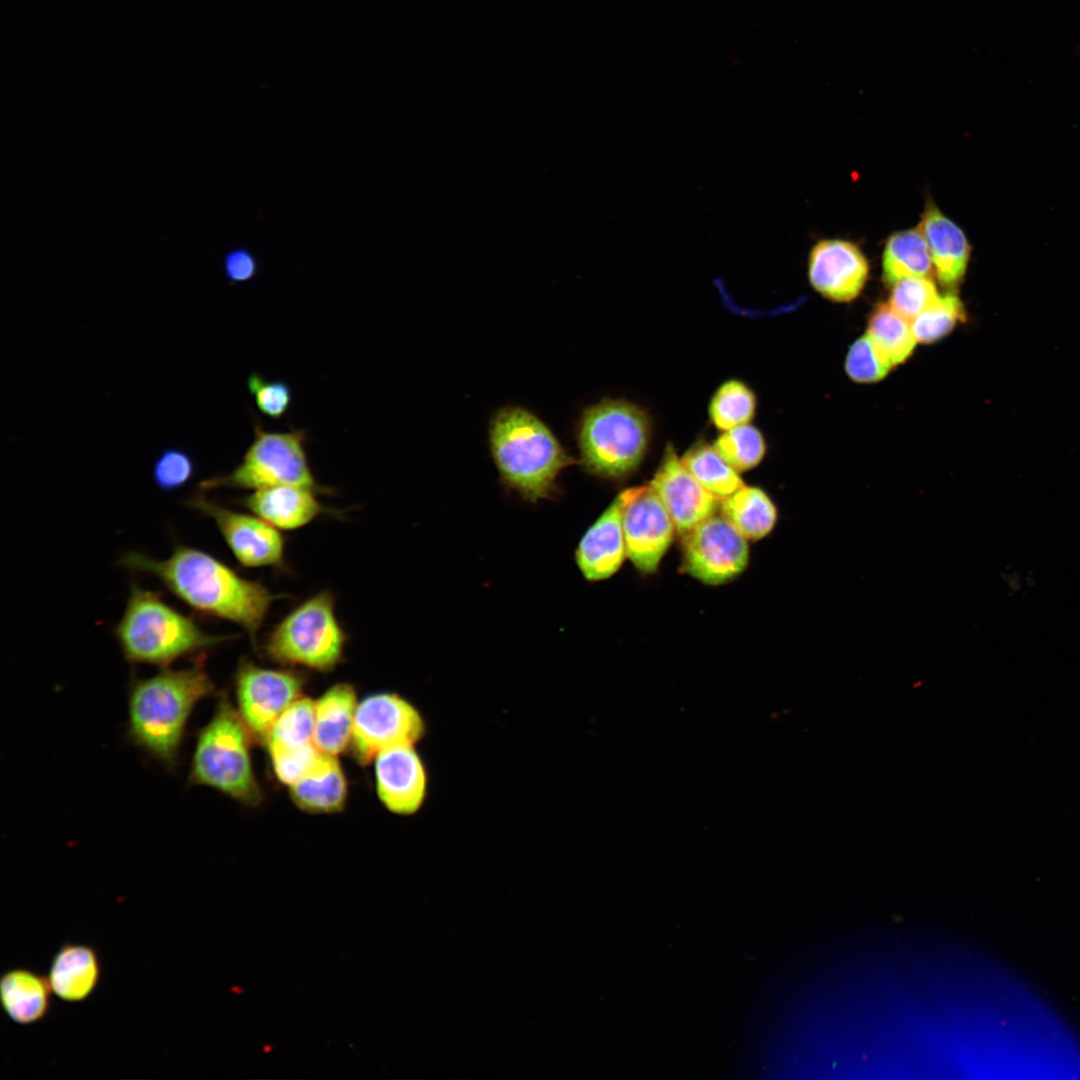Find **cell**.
<instances>
[{"label": "cell", "instance_id": "cell-1", "mask_svg": "<svg viewBox=\"0 0 1080 1080\" xmlns=\"http://www.w3.org/2000/svg\"><path fill=\"white\" fill-rule=\"evenodd\" d=\"M120 564L157 578L195 611L238 625L253 642L272 603L279 597L211 554L185 545H176L165 559L127 552Z\"/></svg>", "mask_w": 1080, "mask_h": 1080}, {"label": "cell", "instance_id": "cell-2", "mask_svg": "<svg viewBox=\"0 0 1080 1080\" xmlns=\"http://www.w3.org/2000/svg\"><path fill=\"white\" fill-rule=\"evenodd\" d=\"M215 685L202 659L182 669L164 668L132 681L128 697L129 740L169 772L179 767L187 724L195 706Z\"/></svg>", "mask_w": 1080, "mask_h": 1080}, {"label": "cell", "instance_id": "cell-3", "mask_svg": "<svg viewBox=\"0 0 1080 1080\" xmlns=\"http://www.w3.org/2000/svg\"><path fill=\"white\" fill-rule=\"evenodd\" d=\"M489 443L502 482L533 503L552 497L560 472L575 462L549 427L522 407L496 412Z\"/></svg>", "mask_w": 1080, "mask_h": 1080}, {"label": "cell", "instance_id": "cell-4", "mask_svg": "<svg viewBox=\"0 0 1080 1080\" xmlns=\"http://www.w3.org/2000/svg\"><path fill=\"white\" fill-rule=\"evenodd\" d=\"M114 634L127 662L161 669L233 638L207 633L191 617L166 603L159 593L137 584L130 588Z\"/></svg>", "mask_w": 1080, "mask_h": 1080}, {"label": "cell", "instance_id": "cell-5", "mask_svg": "<svg viewBox=\"0 0 1080 1080\" xmlns=\"http://www.w3.org/2000/svg\"><path fill=\"white\" fill-rule=\"evenodd\" d=\"M251 733L226 696L196 738L188 780L211 787L243 804L255 806L262 792L251 764Z\"/></svg>", "mask_w": 1080, "mask_h": 1080}, {"label": "cell", "instance_id": "cell-6", "mask_svg": "<svg viewBox=\"0 0 1080 1080\" xmlns=\"http://www.w3.org/2000/svg\"><path fill=\"white\" fill-rule=\"evenodd\" d=\"M577 436L583 467L604 479H620L635 471L644 459L651 423L637 405L605 399L583 412Z\"/></svg>", "mask_w": 1080, "mask_h": 1080}, {"label": "cell", "instance_id": "cell-7", "mask_svg": "<svg viewBox=\"0 0 1080 1080\" xmlns=\"http://www.w3.org/2000/svg\"><path fill=\"white\" fill-rule=\"evenodd\" d=\"M346 633L328 591L307 598L267 634L262 651L270 660L327 672L343 660Z\"/></svg>", "mask_w": 1080, "mask_h": 1080}, {"label": "cell", "instance_id": "cell-8", "mask_svg": "<svg viewBox=\"0 0 1080 1080\" xmlns=\"http://www.w3.org/2000/svg\"><path fill=\"white\" fill-rule=\"evenodd\" d=\"M307 439L308 433L304 429L268 431L255 418L253 439L240 463L227 474L203 480L199 488L255 491L279 485H296L327 494L331 489L320 485L310 468L305 449Z\"/></svg>", "mask_w": 1080, "mask_h": 1080}, {"label": "cell", "instance_id": "cell-9", "mask_svg": "<svg viewBox=\"0 0 1080 1080\" xmlns=\"http://www.w3.org/2000/svg\"><path fill=\"white\" fill-rule=\"evenodd\" d=\"M424 732V719L414 705L397 694L378 693L357 705L351 748L356 760L367 764L384 749L414 745Z\"/></svg>", "mask_w": 1080, "mask_h": 1080}, {"label": "cell", "instance_id": "cell-10", "mask_svg": "<svg viewBox=\"0 0 1080 1080\" xmlns=\"http://www.w3.org/2000/svg\"><path fill=\"white\" fill-rule=\"evenodd\" d=\"M749 561L747 539L722 515H712L682 535V564L708 585L724 584Z\"/></svg>", "mask_w": 1080, "mask_h": 1080}, {"label": "cell", "instance_id": "cell-11", "mask_svg": "<svg viewBox=\"0 0 1080 1080\" xmlns=\"http://www.w3.org/2000/svg\"><path fill=\"white\" fill-rule=\"evenodd\" d=\"M303 678L293 671L241 661L235 673L238 712L251 735L265 740L273 723L301 697Z\"/></svg>", "mask_w": 1080, "mask_h": 1080}, {"label": "cell", "instance_id": "cell-12", "mask_svg": "<svg viewBox=\"0 0 1080 1080\" xmlns=\"http://www.w3.org/2000/svg\"><path fill=\"white\" fill-rule=\"evenodd\" d=\"M194 510L216 524L237 561L245 567L280 566L284 559V538L276 527L255 514L223 507L202 494L187 501Z\"/></svg>", "mask_w": 1080, "mask_h": 1080}, {"label": "cell", "instance_id": "cell-13", "mask_svg": "<svg viewBox=\"0 0 1080 1080\" xmlns=\"http://www.w3.org/2000/svg\"><path fill=\"white\" fill-rule=\"evenodd\" d=\"M628 490L622 519L626 555L638 570L653 573L667 552L676 528L650 485Z\"/></svg>", "mask_w": 1080, "mask_h": 1080}, {"label": "cell", "instance_id": "cell-14", "mask_svg": "<svg viewBox=\"0 0 1080 1080\" xmlns=\"http://www.w3.org/2000/svg\"><path fill=\"white\" fill-rule=\"evenodd\" d=\"M650 486L680 535L719 509L720 499L706 490L687 470L672 444H667Z\"/></svg>", "mask_w": 1080, "mask_h": 1080}, {"label": "cell", "instance_id": "cell-15", "mask_svg": "<svg viewBox=\"0 0 1080 1080\" xmlns=\"http://www.w3.org/2000/svg\"><path fill=\"white\" fill-rule=\"evenodd\" d=\"M869 264L861 249L842 239L818 241L808 257V277L812 287L835 302H849L862 291Z\"/></svg>", "mask_w": 1080, "mask_h": 1080}, {"label": "cell", "instance_id": "cell-16", "mask_svg": "<svg viewBox=\"0 0 1080 1080\" xmlns=\"http://www.w3.org/2000/svg\"><path fill=\"white\" fill-rule=\"evenodd\" d=\"M375 779L378 797L389 811L411 815L422 807L427 773L414 745L380 751L375 757Z\"/></svg>", "mask_w": 1080, "mask_h": 1080}, {"label": "cell", "instance_id": "cell-17", "mask_svg": "<svg viewBox=\"0 0 1080 1080\" xmlns=\"http://www.w3.org/2000/svg\"><path fill=\"white\" fill-rule=\"evenodd\" d=\"M629 490L621 491L587 529L575 550V561L584 578L600 581L614 575L626 555L623 511Z\"/></svg>", "mask_w": 1080, "mask_h": 1080}, {"label": "cell", "instance_id": "cell-18", "mask_svg": "<svg viewBox=\"0 0 1080 1080\" xmlns=\"http://www.w3.org/2000/svg\"><path fill=\"white\" fill-rule=\"evenodd\" d=\"M931 256L939 282L957 286L965 276L971 247L963 230L929 202L918 226Z\"/></svg>", "mask_w": 1080, "mask_h": 1080}, {"label": "cell", "instance_id": "cell-19", "mask_svg": "<svg viewBox=\"0 0 1080 1080\" xmlns=\"http://www.w3.org/2000/svg\"><path fill=\"white\" fill-rule=\"evenodd\" d=\"M317 494L308 487L279 485L252 491L242 505L280 531L295 530L326 511Z\"/></svg>", "mask_w": 1080, "mask_h": 1080}, {"label": "cell", "instance_id": "cell-20", "mask_svg": "<svg viewBox=\"0 0 1080 1080\" xmlns=\"http://www.w3.org/2000/svg\"><path fill=\"white\" fill-rule=\"evenodd\" d=\"M46 976L52 993L60 1000L82 1002L93 994L99 984V954L91 945L63 943L54 954Z\"/></svg>", "mask_w": 1080, "mask_h": 1080}, {"label": "cell", "instance_id": "cell-21", "mask_svg": "<svg viewBox=\"0 0 1080 1080\" xmlns=\"http://www.w3.org/2000/svg\"><path fill=\"white\" fill-rule=\"evenodd\" d=\"M357 705L348 683L330 687L315 701L313 741L321 753L337 756L351 743Z\"/></svg>", "mask_w": 1080, "mask_h": 1080}, {"label": "cell", "instance_id": "cell-22", "mask_svg": "<svg viewBox=\"0 0 1080 1080\" xmlns=\"http://www.w3.org/2000/svg\"><path fill=\"white\" fill-rule=\"evenodd\" d=\"M52 994L47 976L33 970L12 968L1 975V1006L16 1024L31 1025L46 1018L51 1009Z\"/></svg>", "mask_w": 1080, "mask_h": 1080}, {"label": "cell", "instance_id": "cell-23", "mask_svg": "<svg viewBox=\"0 0 1080 1080\" xmlns=\"http://www.w3.org/2000/svg\"><path fill=\"white\" fill-rule=\"evenodd\" d=\"M336 756L321 753L312 769L290 786L295 804L304 811L334 813L344 808L348 787Z\"/></svg>", "mask_w": 1080, "mask_h": 1080}, {"label": "cell", "instance_id": "cell-24", "mask_svg": "<svg viewBox=\"0 0 1080 1080\" xmlns=\"http://www.w3.org/2000/svg\"><path fill=\"white\" fill-rule=\"evenodd\" d=\"M719 510L747 540L767 536L778 518L777 508L767 493L761 488L746 485L721 499Z\"/></svg>", "mask_w": 1080, "mask_h": 1080}, {"label": "cell", "instance_id": "cell-25", "mask_svg": "<svg viewBox=\"0 0 1080 1080\" xmlns=\"http://www.w3.org/2000/svg\"><path fill=\"white\" fill-rule=\"evenodd\" d=\"M932 270L928 246L918 227L889 236L882 254L883 279L887 284L908 277L929 276Z\"/></svg>", "mask_w": 1080, "mask_h": 1080}, {"label": "cell", "instance_id": "cell-26", "mask_svg": "<svg viewBox=\"0 0 1080 1080\" xmlns=\"http://www.w3.org/2000/svg\"><path fill=\"white\" fill-rule=\"evenodd\" d=\"M681 461L696 480L718 499H724L745 484L737 472L715 449L704 441L692 445Z\"/></svg>", "mask_w": 1080, "mask_h": 1080}, {"label": "cell", "instance_id": "cell-27", "mask_svg": "<svg viewBox=\"0 0 1080 1080\" xmlns=\"http://www.w3.org/2000/svg\"><path fill=\"white\" fill-rule=\"evenodd\" d=\"M867 334L889 357L895 366L913 352L917 340L911 321L893 310L889 304H878L872 311Z\"/></svg>", "mask_w": 1080, "mask_h": 1080}, {"label": "cell", "instance_id": "cell-28", "mask_svg": "<svg viewBox=\"0 0 1080 1080\" xmlns=\"http://www.w3.org/2000/svg\"><path fill=\"white\" fill-rule=\"evenodd\" d=\"M757 399L753 390L744 382L731 379L715 391L709 404V417L713 425L722 431L749 423L755 415Z\"/></svg>", "mask_w": 1080, "mask_h": 1080}, {"label": "cell", "instance_id": "cell-29", "mask_svg": "<svg viewBox=\"0 0 1080 1080\" xmlns=\"http://www.w3.org/2000/svg\"><path fill=\"white\" fill-rule=\"evenodd\" d=\"M315 702L300 697L288 706L273 723L265 737L268 749L305 746L313 741Z\"/></svg>", "mask_w": 1080, "mask_h": 1080}, {"label": "cell", "instance_id": "cell-30", "mask_svg": "<svg viewBox=\"0 0 1080 1080\" xmlns=\"http://www.w3.org/2000/svg\"><path fill=\"white\" fill-rule=\"evenodd\" d=\"M713 446L737 472L756 467L766 453L761 431L749 423L723 431Z\"/></svg>", "mask_w": 1080, "mask_h": 1080}, {"label": "cell", "instance_id": "cell-31", "mask_svg": "<svg viewBox=\"0 0 1080 1080\" xmlns=\"http://www.w3.org/2000/svg\"><path fill=\"white\" fill-rule=\"evenodd\" d=\"M961 320H965L964 306L960 298L950 292L939 296L916 316L911 327L917 342L930 344L946 336Z\"/></svg>", "mask_w": 1080, "mask_h": 1080}, {"label": "cell", "instance_id": "cell-32", "mask_svg": "<svg viewBox=\"0 0 1080 1080\" xmlns=\"http://www.w3.org/2000/svg\"><path fill=\"white\" fill-rule=\"evenodd\" d=\"M893 366L889 357L868 334L851 345L845 361L848 376L858 383L877 382L883 379Z\"/></svg>", "mask_w": 1080, "mask_h": 1080}, {"label": "cell", "instance_id": "cell-33", "mask_svg": "<svg viewBox=\"0 0 1080 1080\" xmlns=\"http://www.w3.org/2000/svg\"><path fill=\"white\" fill-rule=\"evenodd\" d=\"M935 283L928 276L901 279L893 284L890 307L912 321L939 297Z\"/></svg>", "mask_w": 1080, "mask_h": 1080}, {"label": "cell", "instance_id": "cell-34", "mask_svg": "<svg viewBox=\"0 0 1080 1080\" xmlns=\"http://www.w3.org/2000/svg\"><path fill=\"white\" fill-rule=\"evenodd\" d=\"M196 462L192 455L180 447H167L155 458L152 479L164 492H173L186 485L195 475Z\"/></svg>", "mask_w": 1080, "mask_h": 1080}, {"label": "cell", "instance_id": "cell-35", "mask_svg": "<svg viewBox=\"0 0 1080 1080\" xmlns=\"http://www.w3.org/2000/svg\"><path fill=\"white\" fill-rule=\"evenodd\" d=\"M247 388L254 398L257 409L273 420H279L289 411L293 391L283 380H269L257 372L247 378Z\"/></svg>", "mask_w": 1080, "mask_h": 1080}, {"label": "cell", "instance_id": "cell-36", "mask_svg": "<svg viewBox=\"0 0 1080 1080\" xmlns=\"http://www.w3.org/2000/svg\"><path fill=\"white\" fill-rule=\"evenodd\" d=\"M273 771L278 780L293 785L314 766L321 752L314 743L288 749H268Z\"/></svg>", "mask_w": 1080, "mask_h": 1080}, {"label": "cell", "instance_id": "cell-37", "mask_svg": "<svg viewBox=\"0 0 1080 1080\" xmlns=\"http://www.w3.org/2000/svg\"><path fill=\"white\" fill-rule=\"evenodd\" d=\"M259 268L256 255L246 247L232 248L223 260L224 274L231 284L247 283L255 279Z\"/></svg>", "mask_w": 1080, "mask_h": 1080}]
</instances>
